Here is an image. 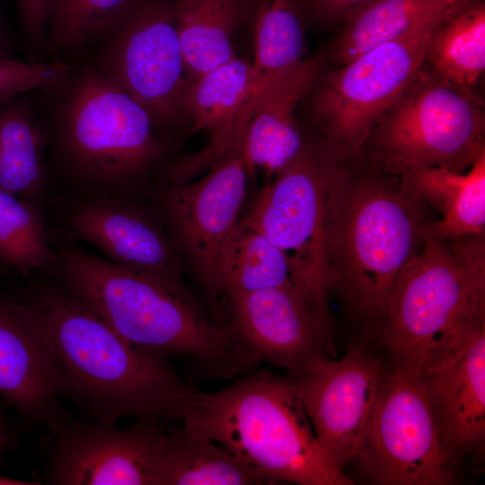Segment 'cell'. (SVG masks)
<instances>
[{"instance_id": "17", "label": "cell", "mask_w": 485, "mask_h": 485, "mask_svg": "<svg viewBox=\"0 0 485 485\" xmlns=\"http://www.w3.org/2000/svg\"><path fill=\"white\" fill-rule=\"evenodd\" d=\"M70 231L123 267L183 281L184 261L149 212L113 194L91 196L68 215Z\"/></svg>"}, {"instance_id": "36", "label": "cell", "mask_w": 485, "mask_h": 485, "mask_svg": "<svg viewBox=\"0 0 485 485\" xmlns=\"http://www.w3.org/2000/svg\"><path fill=\"white\" fill-rule=\"evenodd\" d=\"M438 1L443 2V3H446V4H454L463 3V2H466V1H469V0H438Z\"/></svg>"}, {"instance_id": "1", "label": "cell", "mask_w": 485, "mask_h": 485, "mask_svg": "<svg viewBox=\"0 0 485 485\" xmlns=\"http://www.w3.org/2000/svg\"><path fill=\"white\" fill-rule=\"evenodd\" d=\"M424 207L378 171L352 172L336 154L325 190V248L331 292L368 332L383 339L390 298L416 255Z\"/></svg>"}, {"instance_id": "22", "label": "cell", "mask_w": 485, "mask_h": 485, "mask_svg": "<svg viewBox=\"0 0 485 485\" xmlns=\"http://www.w3.org/2000/svg\"><path fill=\"white\" fill-rule=\"evenodd\" d=\"M269 481L215 442L184 428L166 434L155 485H253Z\"/></svg>"}, {"instance_id": "16", "label": "cell", "mask_w": 485, "mask_h": 485, "mask_svg": "<svg viewBox=\"0 0 485 485\" xmlns=\"http://www.w3.org/2000/svg\"><path fill=\"white\" fill-rule=\"evenodd\" d=\"M64 379L44 320L34 304L0 294V397L24 416L53 426Z\"/></svg>"}, {"instance_id": "9", "label": "cell", "mask_w": 485, "mask_h": 485, "mask_svg": "<svg viewBox=\"0 0 485 485\" xmlns=\"http://www.w3.org/2000/svg\"><path fill=\"white\" fill-rule=\"evenodd\" d=\"M458 4L321 80L312 96V112L340 158L358 154L381 116L423 67L434 34Z\"/></svg>"}, {"instance_id": "11", "label": "cell", "mask_w": 485, "mask_h": 485, "mask_svg": "<svg viewBox=\"0 0 485 485\" xmlns=\"http://www.w3.org/2000/svg\"><path fill=\"white\" fill-rule=\"evenodd\" d=\"M176 0H133L104 35L100 67L151 117L155 128L181 123L190 81L175 22Z\"/></svg>"}, {"instance_id": "12", "label": "cell", "mask_w": 485, "mask_h": 485, "mask_svg": "<svg viewBox=\"0 0 485 485\" xmlns=\"http://www.w3.org/2000/svg\"><path fill=\"white\" fill-rule=\"evenodd\" d=\"M248 126L196 181L165 183L159 202L168 234L212 298L219 249L236 224L250 175L244 156Z\"/></svg>"}, {"instance_id": "31", "label": "cell", "mask_w": 485, "mask_h": 485, "mask_svg": "<svg viewBox=\"0 0 485 485\" xmlns=\"http://www.w3.org/2000/svg\"><path fill=\"white\" fill-rule=\"evenodd\" d=\"M51 0H16L20 20L28 40L39 44L48 23Z\"/></svg>"}, {"instance_id": "35", "label": "cell", "mask_w": 485, "mask_h": 485, "mask_svg": "<svg viewBox=\"0 0 485 485\" xmlns=\"http://www.w3.org/2000/svg\"><path fill=\"white\" fill-rule=\"evenodd\" d=\"M0 484L1 485H20V484H22V485H26V484H35L34 482H26V481H19V480H13V479H10V478H6V477H4V476H1L0 475Z\"/></svg>"}, {"instance_id": "20", "label": "cell", "mask_w": 485, "mask_h": 485, "mask_svg": "<svg viewBox=\"0 0 485 485\" xmlns=\"http://www.w3.org/2000/svg\"><path fill=\"white\" fill-rule=\"evenodd\" d=\"M398 176L401 188L408 195L442 215L441 220L428 221L424 226L435 239L484 234L485 153L466 173L435 166H415Z\"/></svg>"}, {"instance_id": "21", "label": "cell", "mask_w": 485, "mask_h": 485, "mask_svg": "<svg viewBox=\"0 0 485 485\" xmlns=\"http://www.w3.org/2000/svg\"><path fill=\"white\" fill-rule=\"evenodd\" d=\"M250 0H176L175 22L190 82L236 55L234 36Z\"/></svg>"}, {"instance_id": "6", "label": "cell", "mask_w": 485, "mask_h": 485, "mask_svg": "<svg viewBox=\"0 0 485 485\" xmlns=\"http://www.w3.org/2000/svg\"><path fill=\"white\" fill-rule=\"evenodd\" d=\"M149 114L106 72L81 77L62 110L58 145L83 185L111 194L143 178L164 154Z\"/></svg>"}, {"instance_id": "30", "label": "cell", "mask_w": 485, "mask_h": 485, "mask_svg": "<svg viewBox=\"0 0 485 485\" xmlns=\"http://www.w3.org/2000/svg\"><path fill=\"white\" fill-rule=\"evenodd\" d=\"M69 67L63 63H24L15 59L0 63V103L22 93L48 90L66 78Z\"/></svg>"}, {"instance_id": "28", "label": "cell", "mask_w": 485, "mask_h": 485, "mask_svg": "<svg viewBox=\"0 0 485 485\" xmlns=\"http://www.w3.org/2000/svg\"><path fill=\"white\" fill-rule=\"evenodd\" d=\"M38 199L0 189V266L22 275L57 260Z\"/></svg>"}, {"instance_id": "10", "label": "cell", "mask_w": 485, "mask_h": 485, "mask_svg": "<svg viewBox=\"0 0 485 485\" xmlns=\"http://www.w3.org/2000/svg\"><path fill=\"white\" fill-rule=\"evenodd\" d=\"M334 152L307 142L261 190L248 216L286 257L293 282L330 313L325 248V190Z\"/></svg>"}, {"instance_id": "7", "label": "cell", "mask_w": 485, "mask_h": 485, "mask_svg": "<svg viewBox=\"0 0 485 485\" xmlns=\"http://www.w3.org/2000/svg\"><path fill=\"white\" fill-rule=\"evenodd\" d=\"M484 139L480 96L424 65L381 116L366 142L371 141L377 165L398 175L415 166L463 172L485 153Z\"/></svg>"}, {"instance_id": "3", "label": "cell", "mask_w": 485, "mask_h": 485, "mask_svg": "<svg viewBox=\"0 0 485 485\" xmlns=\"http://www.w3.org/2000/svg\"><path fill=\"white\" fill-rule=\"evenodd\" d=\"M60 272L72 295L152 356L190 355L229 373L251 364L228 327L210 322L182 281L72 248L61 256Z\"/></svg>"}, {"instance_id": "4", "label": "cell", "mask_w": 485, "mask_h": 485, "mask_svg": "<svg viewBox=\"0 0 485 485\" xmlns=\"http://www.w3.org/2000/svg\"><path fill=\"white\" fill-rule=\"evenodd\" d=\"M402 269L391 295L383 340L394 365L425 369L485 328V237L436 240Z\"/></svg>"}, {"instance_id": "14", "label": "cell", "mask_w": 485, "mask_h": 485, "mask_svg": "<svg viewBox=\"0 0 485 485\" xmlns=\"http://www.w3.org/2000/svg\"><path fill=\"white\" fill-rule=\"evenodd\" d=\"M384 368L382 357L357 343L341 359L315 358L292 378L321 449L342 472L360 443Z\"/></svg>"}, {"instance_id": "32", "label": "cell", "mask_w": 485, "mask_h": 485, "mask_svg": "<svg viewBox=\"0 0 485 485\" xmlns=\"http://www.w3.org/2000/svg\"><path fill=\"white\" fill-rule=\"evenodd\" d=\"M375 0H297L302 10L322 22H343L357 9Z\"/></svg>"}, {"instance_id": "34", "label": "cell", "mask_w": 485, "mask_h": 485, "mask_svg": "<svg viewBox=\"0 0 485 485\" xmlns=\"http://www.w3.org/2000/svg\"><path fill=\"white\" fill-rule=\"evenodd\" d=\"M9 445V438L0 415V459Z\"/></svg>"}, {"instance_id": "19", "label": "cell", "mask_w": 485, "mask_h": 485, "mask_svg": "<svg viewBox=\"0 0 485 485\" xmlns=\"http://www.w3.org/2000/svg\"><path fill=\"white\" fill-rule=\"evenodd\" d=\"M322 58H303L260 83L244 141L250 175L256 169L268 179L286 170L302 151L304 140L295 110L316 81Z\"/></svg>"}, {"instance_id": "15", "label": "cell", "mask_w": 485, "mask_h": 485, "mask_svg": "<svg viewBox=\"0 0 485 485\" xmlns=\"http://www.w3.org/2000/svg\"><path fill=\"white\" fill-rule=\"evenodd\" d=\"M50 481L59 485H155L166 432L140 419L117 428L102 423H57Z\"/></svg>"}, {"instance_id": "24", "label": "cell", "mask_w": 485, "mask_h": 485, "mask_svg": "<svg viewBox=\"0 0 485 485\" xmlns=\"http://www.w3.org/2000/svg\"><path fill=\"white\" fill-rule=\"evenodd\" d=\"M424 65L440 77L472 87L485 70V5L458 4L436 30Z\"/></svg>"}, {"instance_id": "5", "label": "cell", "mask_w": 485, "mask_h": 485, "mask_svg": "<svg viewBox=\"0 0 485 485\" xmlns=\"http://www.w3.org/2000/svg\"><path fill=\"white\" fill-rule=\"evenodd\" d=\"M181 420L270 483L354 484L321 449L292 378L260 375L216 392H198Z\"/></svg>"}, {"instance_id": "26", "label": "cell", "mask_w": 485, "mask_h": 485, "mask_svg": "<svg viewBox=\"0 0 485 485\" xmlns=\"http://www.w3.org/2000/svg\"><path fill=\"white\" fill-rule=\"evenodd\" d=\"M45 188L40 129L30 110L14 97L0 103V189L39 198Z\"/></svg>"}, {"instance_id": "23", "label": "cell", "mask_w": 485, "mask_h": 485, "mask_svg": "<svg viewBox=\"0 0 485 485\" xmlns=\"http://www.w3.org/2000/svg\"><path fill=\"white\" fill-rule=\"evenodd\" d=\"M292 284L291 269L282 251L247 216L237 221L217 254L216 296Z\"/></svg>"}, {"instance_id": "33", "label": "cell", "mask_w": 485, "mask_h": 485, "mask_svg": "<svg viewBox=\"0 0 485 485\" xmlns=\"http://www.w3.org/2000/svg\"><path fill=\"white\" fill-rule=\"evenodd\" d=\"M13 59L10 39L0 18V63Z\"/></svg>"}, {"instance_id": "18", "label": "cell", "mask_w": 485, "mask_h": 485, "mask_svg": "<svg viewBox=\"0 0 485 485\" xmlns=\"http://www.w3.org/2000/svg\"><path fill=\"white\" fill-rule=\"evenodd\" d=\"M425 387L443 447L459 467L485 442V328L454 352L423 369Z\"/></svg>"}, {"instance_id": "2", "label": "cell", "mask_w": 485, "mask_h": 485, "mask_svg": "<svg viewBox=\"0 0 485 485\" xmlns=\"http://www.w3.org/2000/svg\"><path fill=\"white\" fill-rule=\"evenodd\" d=\"M34 305L49 332L65 392L97 422L181 419L197 392L163 359L130 344L71 294L51 292Z\"/></svg>"}, {"instance_id": "8", "label": "cell", "mask_w": 485, "mask_h": 485, "mask_svg": "<svg viewBox=\"0 0 485 485\" xmlns=\"http://www.w3.org/2000/svg\"><path fill=\"white\" fill-rule=\"evenodd\" d=\"M349 463L378 485H450L458 466L439 439L423 371L384 368L357 449Z\"/></svg>"}, {"instance_id": "27", "label": "cell", "mask_w": 485, "mask_h": 485, "mask_svg": "<svg viewBox=\"0 0 485 485\" xmlns=\"http://www.w3.org/2000/svg\"><path fill=\"white\" fill-rule=\"evenodd\" d=\"M254 11V60L258 83L301 61L304 48L297 0H250Z\"/></svg>"}, {"instance_id": "25", "label": "cell", "mask_w": 485, "mask_h": 485, "mask_svg": "<svg viewBox=\"0 0 485 485\" xmlns=\"http://www.w3.org/2000/svg\"><path fill=\"white\" fill-rule=\"evenodd\" d=\"M454 4L438 0H375L343 20L335 59L344 65L376 46L400 38Z\"/></svg>"}, {"instance_id": "29", "label": "cell", "mask_w": 485, "mask_h": 485, "mask_svg": "<svg viewBox=\"0 0 485 485\" xmlns=\"http://www.w3.org/2000/svg\"><path fill=\"white\" fill-rule=\"evenodd\" d=\"M133 0H51L48 36L58 49L104 36Z\"/></svg>"}, {"instance_id": "13", "label": "cell", "mask_w": 485, "mask_h": 485, "mask_svg": "<svg viewBox=\"0 0 485 485\" xmlns=\"http://www.w3.org/2000/svg\"><path fill=\"white\" fill-rule=\"evenodd\" d=\"M228 329L248 358L300 374L334 356L331 313L295 284L225 294Z\"/></svg>"}]
</instances>
